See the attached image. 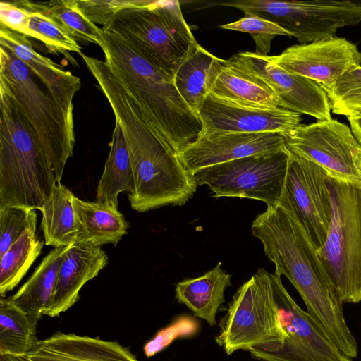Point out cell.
<instances>
[{
  "instance_id": "obj_23",
  "label": "cell",
  "mask_w": 361,
  "mask_h": 361,
  "mask_svg": "<svg viewBox=\"0 0 361 361\" xmlns=\"http://www.w3.org/2000/svg\"><path fill=\"white\" fill-rule=\"evenodd\" d=\"M224 62V59L215 56L198 44L173 77L179 94L198 116L200 109L210 93Z\"/></svg>"
},
{
  "instance_id": "obj_7",
  "label": "cell",
  "mask_w": 361,
  "mask_h": 361,
  "mask_svg": "<svg viewBox=\"0 0 361 361\" xmlns=\"http://www.w3.org/2000/svg\"><path fill=\"white\" fill-rule=\"evenodd\" d=\"M269 274L258 269L238 289L219 319L214 340L228 356L238 350L276 351L288 336Z\"/></svg>"
},
{
  "instance_id": "obj_36",
  "label": "cell",
  "mask_w": 361,
  "mask_h": 361,
  "mask_svg": "<svg viewBox=\"0 0 361 361\" xmlns=\"http://www.w3.org/2000/svg\"><path fill=\"white\" fill-rule=\"evenodd\" d=\"M30 11L14 1L0 3V23L8 29L27 36Z\"/></svg>"
},
{
  "instance_id": "obj_31",
  "label": "cell",
  "mask_w": 361,
  "mask_h": 361,
  "mask_svg": "<svg viewBox=\"0 0 361 361\" xmlns=\"http://www.w3.org/2000/svg\"><path fill=\"white\" fill-rule=\"evenodd\" d=\"M27 36L42 42L51 50L65 54L82 52L75 38L49 16L39 12L30 11Z\"/></svg>"
},
{
  "instance_id": "obj_1",
  "label": "cell",
  "mask_w": 361,
  "mask_h": 361,
  "mask_svg": "<svg viewBox=\"0 0 361 361\" xmlns=\"http://www.w3.org/2000/svg\"><path fill=\"white\" fill-rule=\"evenodd\" d=\"M109 101L123 133L131 161L133 209L144 212L166 205L182 206L195 194L194 176L178 155L147 126L140 110L106 61L82 58Z\"/></svg>"
},
{
  "instance_id": "obj_12",
  "label": "cell",
  "mask_w": 361,
  "mask_h": 361,
  "mask_svg": "<svg viewBox=\"0 0 361 361\" xmlns=\"http://www.w3.org/2000/svg\"><path fill=\"white\" fill-rule=\"evenodd\" d=\"M289 152L285 185L279 204L295 215L319 250L326 239L332 218L328 174L318 164Z\"/></svg>"
},
{
  "instance_id": "obj_17",
  "label": "cell",
  "mask_w": 361,
  "mask_h": 361,
  "mask_svg": "<svg viewBox=\"0 0 361 361\" xmlns=\"http://www.w3.org/2000/svg\"><path fill=\"white\" fill-rule=\"evenodd\" d=\"M199 117L206 132L284 133L300 124L301 114L281 107L264 109L238 106L209 93Z\"/></svg>"
},
{
  "instance_id": "obj_34",
  "label": "cell",
  "mask_w": 361,
  "mask_h": 361,
  "mask_svg": "<svg viewBox=\"0 0 361 361\" xmlns=\"http://www.w3.org/2000/svg\"><path fill=\"white\" fill-rule=\"evenodd\" d=\"M224 30L249 33L255 43V54L268 56L271 40L277 35L290 37V34L276 24L253 16H245L239 20L219 25Z\"/></svg>"
},
{
  "instance_id": "obj_6",
  "label": "cell",
  "mask_w": 361,
  "mask_h": 361,
  "mask_svg": "<svg viewBox=\"0 0 361 361\" xmlns=\"http://www.w3.org/2000/svg\"><path fill=\"white\" fill-rule=\"evenodd\" d=\"M0 85L18 104L35 130L61 183L75 142L73 116L54 99L34 72L0 44Z\"/></svg>"
},
{
  "instance_id": "obj_28",
  "label": "cell",
  "mask_w": 361,
  "mask_h": 361,
  "mask_svg": "<svg viewBox=\"0 0 361 361\" xmlns=\"http://www.w3.org/2000/svg\"><path fill=\"white\" fill-rule=\"evenodd\" d=\"M37 321L16 307L9 298L0 300V355L22 357L35 347Z\"/></svg>"
},
{
  "instance_id": "obj_38",
  "label": "cell",
  "mask_w": 361,
  "mask_h": 361,
  "mask_svg": "<svg viewBox=\"0 0 361 361\" xmlns=\"http://www.w3.org/2000/svg\"><path fill=\"white\" fill-rule=\"evenodd\" d=\"M355 161L357 169L361 175V149L356 153Z\"/></svg>"
},
{
  "instance_id": "obj_22",
  "label": "cell",
  "mask_w": 361,
  "mask_h": 361,
  "mask_svg": "<svg viewBox=\"0 0 361 361\" xmlns=\"http://www.w3.org/2000/svg\"><path fill=\"white\" fill-rule=\"evenodd\" d=\"M78 235L75 244L101 247L116 245L126 234L129 224L117 209L97 202L73 200Z\"/></svg>"
},
{
  "instance_id": "obj_35",
  "label": "cell",
  "mask_w": 361,
  "mask_h": 361,
  "mask_svg": "<svg viewBox=\"0 0 361 361\" xmlns=\"http://www.w3.org/2000/svg\"><path fill=\"white\" fill-rule=\"evenodd\" d=\"M82 13L93 23L104 26L119 11L136 6L140 0H75Z\"/></svg>"
},
{
  "instance_id": "obj_39",
  "label": "cell",
  "mask_w": 361,
  "mask_h": 361,
  "mask_svg": "<svg viewBox=\"0 0 361 361\" xmlns=\"http://www.w3.org/2000/svg\"><path fill=\"white\" fill-rule=\"evenodd\" d=\"M360 66H361V53H360Z\"/></svg>"
},
{
  "instance_id": "obj_25",
  "label": "cell",
  "mask_w": 361,
  "mask_h": 361,
  "mask_svg": "<svg viewBox=\"0 0 361 361\" xmlns=\"http://www.w3.org/2000/svg\"><path fill=\"white\" fill-rule=\"evenodd\" d=\"M109 145V154L97 188L96 200L99 203L118 209V195L133 190V173L126 140L117 121Z\"/></svg>"
},
{
  "instance_id": "obj_2",
  "label": "cell",
  "mask_w": 361,
  "mask_h": 361,
  "mask_svg": "<svg viewBox=\"0 0 361 361\" xmlns=\"http://www.w3.org/2000/svg\"><path fill=\"white\" fill-rule=\"evenodd\" d=\"M251 231L274 264L275 272L284 275L297 290L312 319L341 351L357 357V344L346 324L343 304L295 215L279 204L267 207L253 221Z\"/></svg>"
},
{
  "instance_id": "obj_37",
  "label": "cell",
  "mask_w": 361,
  "mask_h": 361,
  "mask_svg": "<svg viewBox=\"0 0 361 361\" xmlns=\"http://www.w3.org/2000/svg\"><path fill=\"white\" fill-rule=\"evenodd\" d=\"M347 118L353 135L361 145V112L353 116H348Z\"/></svg>"
},
{
  "instance_id": "obj_16",
  "label": "cell",
  "mask_w": 361,
  "mask_h": 361,
  "mask_svg": "<svg viewBox=\"0 0 361 361\" xmlns=\"http://www.w3.org/2000/svg\"><path fill=\"white\" fill-rule=\"evenodd\" d=\"M286 147L283 133H219L202 131L178 154L192 175L197 171L243 157L272 152Z\"/></svg>"
},
{
  "instance_id": "obj_3",
  "label": "cell",
  "mask_w": 361,
  "mask_h": 361,
  "mask_svg": "<svg viewBox=\"0 0 361 361\" xmlns=\"http://www.w3.org/2000/svg\"><path fill=\"white\" fill-rule=\"evenodd\" d=\"M103 37L99 47L104 61L137 104L147 126L178 155L202 133L200 117L183 100L173 78L114 34L103 30Z\"/></svg>"
},
{
  "instance_id": "obj_20",
  "label": "cell",
  "mask_w": 361,
  "mask_h": 361,
  "mask_svg": "<svg viewBox=\"0 0 361 361\" xmlns=\"http://www.w3.org/2000/svg\"><path fill=\"white\" fill-rule=\"evenodd\" d=\"M0 44L8 48L39 78L54 99L73 116V97L81 87L79 78L37 53L23 35L0 26Z\"/></svg>"
},
{
  "instance_id": "obj_15",
  "label": "cell",
  "mask_w": 361,
  "mask_h": 361,
  "mask_svg": "<svg viewBox=\"0 0 361 361\" xmlns=\"http://www.w3.org/2000/svg\"><path fill=\"white\" fill-rule=\"evenodd\" d=\"M360 53L357 47L345 38L332 37L293 45L270 59L286 71L314 81L325 91L360 66Z\"/></svg>"
},
{
  "instance_id": "obj_8",
  "label": "cell",
  "mask_w": 361,
  "mask_h": 361,
  "mask_svg": "<svg viewBox=\"0 0 361 361\" xmlns=\"http://www.w3.org/2000/svg\"><path fill=\"white\" fill-rule=\"evenodd\" d=\"M332 218L317 250L332 286L344 303L361 301V185L328 176Z\"/></svg>"
},
{
  "instance_id": "obj_29",
  "label": "cell",
  "mask_w": 361,
  "mask_h": 361,
  "mask_svg": "<svg viewBox=\"0 0 361 361\" xmlns=\"http://www.w3.org/2000/svg\"><path fill=\"white\" fill-rule=\"evenodd\" d=\"M29 11L42 13L66 30L74 38L92 42H103V30L91 22L80 10L75 0H54L45 2L14 1Z\"/></svg>"
},
{
  "instance_id": "obj_32",
  "label": "cell",
  "mask_w": 361,
  "mask_h": 361,
  "mask_svg": "<svg viewBox=\"0 0 361 361\" xmlns=\"http://www.w3.org/2000/svg\"><path fill=\"white\" fill-rule=\"evenodd\" d=\"M325 92L334 114L348 117L360 113L361 66L347 72Z\"/></svg>"
},
{
  "instance_id": "obj_21",
  "label": "cell",
  "mask_w": 361,
  "mask_h": 361,
  "mask_svg": "<svg viewBox=\"0 0 361 361\" xmlns=\"http://www.w3.org/2000/svg\"><path fill=\"white\" fill-rule=\"evenodd\" d=\"M231 275L226 273L219 262L203 275L178 282L175 298L193 314L209 326L216 324V314L225 302L226 289L231 286Z\"/></svg>"
},
{
  "instance_id": "obj_13",
  "label": "cell",
  "mask_w": 361,
  "mask_h": 361,
  "mask_svg": "<svg viewBox=\"0 0 361 361\" xmlns=\"http://www.w3.org/2000/svg\"><path fill=\"white\" fill-rule=\"evenodd\" d=\"M239 72L272 93L279 107L317 121L330 120L331 105L326 92L314 81L275 65L270 56L238 52L226 60Z\"/></svg>"
},
{
  "instance_id": "obj_10",
  "label": "cell",
  "mask_w": 361,
  "mask_h": 361,
  "mask_svg": "<svg viewBox=\"0 0 361 361\" xmlns=\"http://www.w3.org/2000/svg\"><path fill=\"white\" fill-rule=\"evenodd\" d=\"M289 156L286 147L204 168L193 176L197 186L207 185L214 197L249 198L274 207L283 190Z\"/></svg>"
},
{
  "instance_id": "obj_19",
  "label": "cell",
  "mask_w": 361,
  "mask_h": 361,
  "mask_svg": "<svg viewBox=\"0 0 361 361\" xmlns=\"http://www.w3.org/2000/svg\"><path fill=\"white\" fill-rule=\"evenodd\" d=\"M108 264L101 247L70 245L60 267L54 293L44 314L54 317L66 311L80 298L82 287Z\"/></svg>"
},
{
  "instance_id": "obj_30",
  "label": "cell",
  "mask_w": 361,
  "mask_h": 361,
  "mask_svg": "<svg viewBox=\"0 0 361 361\" xmlns=\"http://www.w3.org/2000/svg\"><path fill=\"white\" fill-rule=\"evenodd\" d=\"M44 241L35 230L25 231L1 258L0 295L4 298L26 274L41 254Z\"/></svg>"
},
{
  "instance_id": "obj_4",
  "label": "cell",
  "mask_w": 361,
  "mask_h": 361,
  "mask_svg": "<svg viewBox=\"0 0 361 361\" xmlns=\"http://www.w3.org/2000/svg\"><path fill=\"white\" fill-rule=\"evenodd\" d=\"M57 183L35 130L0 85V207L40 209Z\"/></svg>"
},
{
  "instance_id": "obj_9",
  "label": "cell",
  "mask_w": 361,
  "mask_h": 361,
  "mask_svg": "<svg viewBox=\"0 0 361 361\" xmlns=\"http://www.w3.org/2000/svg\"><path fill=\"white\" fill-rule=\"evenodd\" d=\"M216 4L271 21L300 44L335 37L338 29L361 23V4L349 0H238Z\"/></svg>"
},
{
  "instance_id": "obj_14",
  "label": "cell",
  "mask_w": 361,
  "mask_h": 361,
  "mask_svg": "<svg viewBox=\"0 0 361 361\" xmlns=\"http://www.w3.org/2000/svg\"><path fill=\"white\" fill-rule=\"evenodd\" d=\"M269 275L288 336L278 350H251L250 356L258 361H353L295 302L283 285L281 276L275 271Z\"/></svg>"
},
{
  "instance_id": "obj_33",
  "label": "cell",
  "mask_w": 361,
  "mask_h": 361,
  "mask_svg": "<svg viewBox=\"0 0 361 361\" xmlns=\"http://www.w3.org/2000/svg\"><path fill=\"white\" fill-rule=\"evenodd\" d=\"M37 222L35 209L18 206L0 207V257L25 231H36Z\"/></svg>"
},
{
  "instance_id": "obj_27",
  "label": "cell",
  "mask_w": 361,
  "mask_h": 361,
  "mask_svg": "<svg viewBox=\"0 0 361 361\" xmlns=\"http://www.w3.org/2000/svg\"><path fill=\"white\" fill-rule=\"evenodd\" d=\"M210 93L238 106L264 109L279 107L272 93L229 65L226 60L215 78Z\"/></svg>"
},
{
  "instance_id": "obj_5",
  "label": "cell",
  "mask_w": 361,
  "mask_h": 361,
  "mask_svg": "<svg viewBox=\"0 0 361 361\" xmlns=\"http://www.w3.org/2000/svg\"><path fill=\"white\" fill-rule=\"evenodd\" d=\"M102 30L173 78L198 44L176 0L140 1L118 11Z\"/></svg>"
},
{
  "instance_id": "obj_11",
  "label": "cell",
  "mask_w": 361,
  "mask_h": 361,
  "mask_svg": "<svg viewBox=\"0 0 361 361\" xmlns=\"http://www.w3.org/2000/svg\"><path fill=\"white\" fill-rule=\"evenodd\" d=\"M283 134L290 152L318 164L330 177L361 185L355 161L361 145L345 123L333 118L317 121Z\"/></svg>"
},
{
  "instance_id": "obj_18",
  "label": "cell",
  "mask_w": 361,
  "mask_h": 361,
  "mask_svg": "<svg viewBox=\"0 0 361 361\" xmlns=\"http://www.w3.org/2000/svg\"><path fill=\"white\" fill-rule=\"evenodd\" d=\"M16 361H139L117 342L56 332Z\"/></svg>"
},
{
  "instance_id": "obj_24",
  "label": "cell",
  "mask_w": 361,
  "mask_h": 361,
  "mask_svg": "<svg viewBox=\"0 0 361 361\" xmlns=\"http://www.w3.org/2000/svg\"><path fill=\"white\" fill-rule=\"evenodd\" d=\"M69 247H54L29 279L9 298L16 307L37 321L49 307L60 267Z\"/></svg>"
},
{
  "instance_id": "obj_26",
  "label": "cell",
  "mask_w": 361,
  "mask_h": 361,
  "mask_svg": "<svg viewBox=\"0 0 361 361\" xmlns=\"http://www.w3.org/2000/svg\"><path fill=\"white\" fill-rule=\"evenodd\" d=\"M74 197L65 185L57 183L39 209L46 245L58 247L75 243L78 231L73 204Z\"/></svg>"
}]
</instances>
